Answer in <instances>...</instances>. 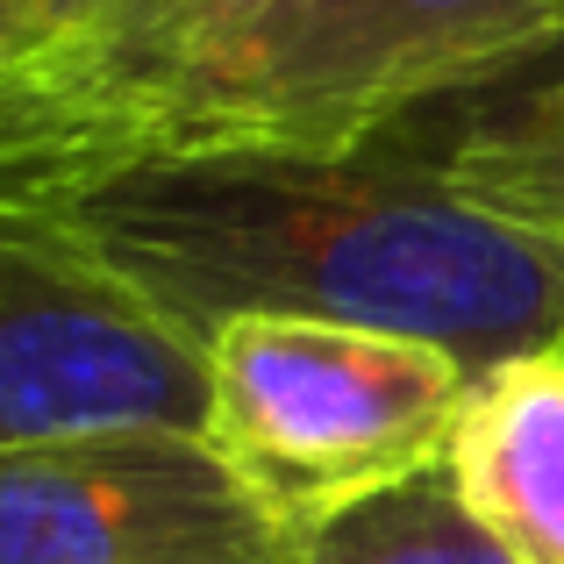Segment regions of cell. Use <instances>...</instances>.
<instances>
[{
    "label": "cell",
    "mask_w": 564,
    "mask_h": 564,
    "mask_svg": "<svg viewBox=\"0 0 564 564\" xmlns=\"http://www.w3.org/2000/svg\"><path fill=\"white\" fill-rule=\"evenodd\" d=\"M0 215L151 301L186 336L307 315L429 336L471 372L564 344V250L386 151L137 158L0 186Z\"/></svg>",
    "instance_id": "6da1fadb"
},
{
    "label": "cell",
    "mask_w": 564,
    "mask_h": 564,
    "mask_svg": "<svg viewBox=\"0 0 564 564\" xmlns=\"http://www.w3.org/2000/svg\"><path fill=\"white\" fill-rule=\"evenodd\" d=\"M557 29L564 0H243L143 57L8 72L0 186L207 151L350 158Z\"/></svg>",
    "instance_id": "7a4b0ae2"
},
{
    "label": "cell",
    "mask_w": 564,
    "mask_h": 564,
    "mask_svg": "<svg viewBox=\"0 0 564 564\" xmlns=\"http://www.w3.org/2000/svg\"><path fill=\"white\" fill-rule=\"evenodd\" d=\"M471 365L429 336L307 315H236L207 336V451L307 529L443 471Z\"/></svg>",
    "instance_id": "3957f363"
},
{
    "label": "cell",
    "mask_w": 564,
    "mask_h": 564,
    "mask_svg": "<svg viewBox=\"0 0 564 564\" xmlns=\"http://www.w3.org/2000/svg\"><path fill=\"white\" fill-rule=\"evenodd\" d=\"M207 344L0 215V457L86 436L207 443Z\"/></svg>",
    "instance_id": "277c9868"
},
{
    "label": "cell",
    "mask_w": 564,
    "mask_h": 564,
    "mask_svg": "<svg viewBox=\"0 0 564 564\" xmlns=\"http://www.w3.org/2000/svg\"><path fill=\"white\" fill-rule=\"evenodd\" d=\"M0 564H286V529L200 436L137 429L0 457Z\"/></svg>",
    "instance_id": "5b68a950"
},
{
    "label": "cell",
    "mask_w": 564,
    "mask_h": 564,
    "mask_svg": "<svg viewBox=\"0 0 564 564\" xmlns=\"http://www.w3.org/2000/svg\"><path fill=\"white\" fill-rule=\"evenodd\" d=\"M372 151L429 172L479 215L564 250V29L508 72H486L400 115Z\"/></svg>",
    "instance_id": "8992f818"
},
{
    "label": "cell",
    "mask_w": 564,
    "mask_h": 564,
    "mask_svg": "<svg viewBox=\"0 0 564 564\" xmlns=\"http://www.w3.org/2000/svg\"><path fill=\"white\" fill-rule=\"evenodd\" d=\"M443 486L514 564H564V344L471 372Z\"/></svg>",
    "instance_id": "52a82bcc"
},
{
    "label": "cell",
    "mask_w": 564,
    "mask_h": 564,
    "mask_svg": "<svg viewBox=\"0 0 564 564\" xmlns=\"http://www.w3.org/2000/svg\"><path fill=\"white\" fill-rule=\"evenodd\" d=\"M286 564H514V557L457 508L443 471H429V479L372 494L329 522L293 529Z\"/></svg>",
    "instance_id": "ba28073f"
},
{
    "label": "cell",
    "mask_w": 564,
    "mask_h": 564,
    "mask_svg": "<svg viewBox=\"0 0 564 564\" xmlns=\"http://www.w3.org/2000/svg\"><path fill=\"white\" fill-rule=\"evenodd\" d=\"M229 8H243V0H100L65 43H51L29 65H115V57H143V51H158V43L186 36V29L215 22ZM29 65H14V72H29Z\"/></svg>",
    "instance_id": "9c48e42d"
},
{
    "label": "cell",
    "mask_w": 564,
    "mask_h": 564,
    "mask_svg": "<svg viewBox=\"0 0 564 564\" xmlns=\"http://www.w3.org/2000/svg\"><path fill=\"white\" fill-rule=\"evenodd\" d=\"M94 8L100 0H0V79L29 57H43L51 43H65Z\"/></svg>",
    "instance_id": "30bf717a"
}]
</instances>
